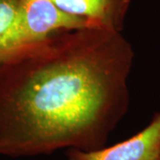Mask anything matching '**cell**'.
<instances>
[{
	"label": "cell",
	"instance_id": "obj_5",
	"mask_svg": "<svg viewBox=\"0 0 160 160\" xmlns=\"http://www.w3.org/2000/svg\"><path fill=\"white\" fill-rule=\"evenodd\" d=\"M23 0H0V56L23 44L20 15Z\"/></svg>",
	"mask_w": 160,
	"mask_h": 160
},
{
	"label": "cell",
	"instance_id": "obj_4",
	"mask_svg": "<svg viewBox=\"0 0 160 160\" xmlns=\"http://www.w3.org/2000/svg\"><path fill=\"white\" fill-rule=\"evenodd\" d=\"M69 14L87 20L92 28L122 32L130 0H53Z\"/></svg>",
	"mask_w": 160,
	"mask_h": 160
},
{
	"label": "cell",
	"instance_id": "obj_2",
	"mask_svg": "<svg viewBox=\"0 0 160 160\" xmlns=\"http://www.w3.org/2000/svg\"><path fill=\"white\" fill-rule=\"evenodd\" d=\"M92 28L87 20L61 10L53 0H23L20 30L23 44L63 29Z\"/></svg>",
	"mask_w": 160,
	"mask_h": 160
},
{
	"label": "cell",
	"instance_id": "obj_3",
	"mask_svg": "<svg viewBox=\"0 0 160 160\" xmlns=\"http://www.w3.org/2000/svg\"><path fill=\"white\" fill-rule=\"evenodd\" d=\"M160 158V113L142 131L109 148L70 149L68 160H157Z\"/></svg>",
	"mask_w": 160,
	"mask_h": 160
},
{
	"label": "cell",
	"instance_id": "obj_1",
	"mask_svg": "<svg viewBox=\"0 0 160 160\" xmlns=\"http://www.w3.org/2000/svg\"><path fill=\"white\" fill-rule=\"evenodd\" d=\"M134 52L122 32L63 29L0 56V155L103 148L130 104Z\"/></svg>",
	"mask_w": 160,
	"mask_h": 160
},
{
	"label": "cell",
	"instance_id": "obj_6",
	"mask_svg": "<svg viewBox=\"0 0 160 160\" xmlns=\"http://www.w3.org/2000/svg\"></svg>",
	"mask_w": 160,
	"mask_h": 160
}]
</instances>
